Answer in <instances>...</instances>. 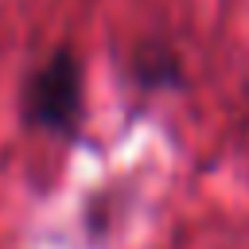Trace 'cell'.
<instances>
[{"label":"cell","mask_w":249,"mask_h":249,"mask_svg":"<svg viewBox=\"0 0 249 249\" xmlns=\"http://www.w3.org/2000/svg\"><path fill=\"white\" fill-rule=\"evenodd\" d=\"M35 109L43 121H62L70 109H74V70L66 58H58L43 78H39V89H35Z\"/></svg>","instance_id":"1"}]
</instances>
